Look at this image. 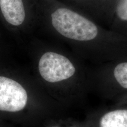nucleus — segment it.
<instances>
[{
	"label": "nucleus",
	"instance_id": "3",
	"mask_svg": "<svg viewBox=\"0 0 127 127\" xmlns=\"http://www.w3.org/2000/svg\"><path fill=\"white\" fill-rule=\"evenodd\" d=\"M27 101V93L20 84L0 76V111L18 112L24 108Z\"/></svg>",
	"mask_w": 127,
	"mask_h": 127
},
{
	"label": "nucleus",
	"instance_id": "7",
	"mask_svg": "<svg viewBox=\"0 0 127 127\" xmlns=\"http://www.w3.org/2000/svg\"><path fill=\"white\" fill-rule=\"evenodd\" d=\"M117 14L121 20L127 21V0H119L117 6Z\"/></svg>",
	"mask_w": 127,
	"mask_h": 127
},
{
	"label": "nucleus",
	"instance_id": "2",
	"mask_svg": "<svg viewBox=\"0 0 127 127\" xmlns=\"http://www.w3.org/2000/svg\"><path fill=\"white\" fill-rule=\"evenodd\" d=\"M38 69L41 77L52 83L69 78L75 72V67L67 58L53 52H47L41 57Z\"/></svg>",
	"mask_w": 127,
	"mask_h": 127
},
{
	"label": "nucleus",
	"instance_id": "5",
	"mask_svg": "<svg viewBox=\"0 0 127 127\" xmlns=\"http://www.w3.org/2000/svg\"><path fill=\"white\" fill-rule=\"evenodd\" d=\"M101 127H127V110L118 109L108 112L100 121Z\"/></svg>",
	"mask_w": 127,
	"mask_h": 127
},
{
	"label": "nucleus",
	"instance_id": "6",
	"mask_svg": "<svg viewBox=\"0 0 127 127\" xmlns=\"http://www.w3.org/2000/svg\"><path fill=\"white\" fill-rule=\"evenodd\" d=\"M114 77L123 88L127 89V62L118 64L114 69Z\"/></svg>",
	"mask_w": 127,
	"mask_h": 127
},
{
	"label": "nucleus",
	"instance_id": "1",
	"mask_svg": "<svg viewBox=\"0 0 127 127\" xmlns=\"http://www.w3.org/2000/svg\"><path fill=\"white\" fill-rule=\"evenodd\" d=\"M51 18L55 29L68 38L90 41L97 36L98 29L93 22L70 9H57L52 14Z\"/></svg>",
	"mask_w": 127,
	"mask_h": 127
},
{
	"label": "nucleus",
	"instance_id": "4",
	"mask_svg": "<svg viewBox=\"0 0 127 127\" xmlns=\"http://www.w3.org/2000/svg\"><path fill=\"white\" fill-rule=\"evenodd\" d=\"M0 8L8 23L18 26L24 21L25 13L22 0H0Z\"/></svg>",
	"mask_w": 127,
	"mask_h": 127
}]
</instances>
